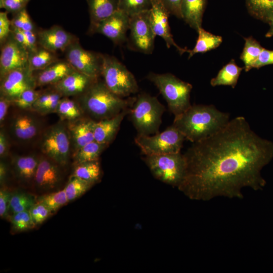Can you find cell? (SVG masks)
I'll list each match as a JSON object with an SVG mask.
<instances>
[{
  "label": "cell",
  "mask_w": 273,
  "mask_h": 273,
  "mask_svg": "<svg viewBox=\"0 0 273 273\" xmlns=\"http://www.w3.org/2000/svg\"><path fill=\"white\" fill-rule=\"evenodd\" d=\"M184 155L186 172L177 188L189 199H242L243 189L264 186L261 170L273 158V142L258 136L244 117L238 116L193 143Z\"/></svg>",
  "instance_id": "1"
},
{
  "label": "cell",
  "mask_w": 273,
  "mask_h": 273,
  "mask_svg": "<svg viewBox=\"0 0 273 273\" xmlns=\"http://www.w3.org/2000/svg\"><path fill=\"white\" fill-rule=\"evenodd\" d=\"M230 120L229 113L218 110L213 105H191L174 117L172 125L193 143L220 130Z\"/></svg>",
  "instance_id": "2"
},
{
  "label": "cell",
  "mask_w": 273,
  "mask_h": 273,
  "mask_svg": "<svg viewBox=\"0 0 273 273\" xmlns=\"http://www.w3.org/2000/svg\"><path fill=\"white\" fill-rule=\"evenodd\" d=\"M79 97V105L83 111L98 121L113 117L130 108L135 99L118 96L100 78Z\"/></svg>",
  "instance_id": "3"
},
{
  "label": "cell",
  "mask_w": 273,
  "mask_h": 273,
  "mask_svg": "<svg viewBox=\"0 0 273 273\" xmlns=\"http://www.w3.org/2000/svg\"><path fill=\"white\" fill-rule=\"evenodd\" d=\"M165 107L154 96L142 93L135 97L129 114L140 135H150L159 132Z\"/></svg>",
  "instance_id": "4"
},
{
  "label": "cell",
  "mask_w": 273,
  "mask_h": 273,
  "mask_svg": "<svg viewBox=\"0 0 273 273\" xmlns=\"http://www.w3.org/2000/svg\"><path fill=\"white\" fill-rule=\"evenodd\" d=\"M147 78L158 89L174 117L181 114L191 106L190 94L192 85L190 83L169 73L151 72Z\"/></svg>",
  "instance_id": "5"
},
{
  "label": "cell",
  "mask_w": 273,
  "mask_h": 273,
  "mask_svg": "<svg viewBox=\"0 0 273 273\" xmlns=\"http://www.w3.org/2000/svg\"><path fill=\"white\" fill-rule=\"evenodd\" d=\"M101 76L107 87L121 98L129 97L139 90L133 74L113 56L103 54Z\"/></svg>",
  "instance_id": "6"
},
{
  "label": "cell",
  "mask_w": 273,
  "mask_h": 273,
  "mask_svg": "<svg viewBox=\"0 0 273 273\" xmlns=\"http://www.w3.org/2000/svg\"><path fill=\"white\" fill-rule=\"evenodd\" d=\"M143 160L153 175L159 180L178 188L185 176L186 161L180 152L145 155Z\"/></svg>",
  "instance_id": "7"
},
{
  "label": "cell",
  "mask_w": 273,
  "mask_h": 273,
  "mask_svg": "<svg viewBox=\"0 0 273 273\" xmlns=\"http://www.w3.org/2000/svg\"><path fill=\"white\" fill-rule=\"evenodd\" d=\"M185 139L172 125L153 135H138L134 142L145 155H158L180 152Z\"/></svg>",
  "instance_id": "8"
},
{
  "label": "cell",
  "mask_w": 273,
  "mask_h": 273,
  "mask_svg": "<svg viewBox=\"0 0 273 273\" xmlns=\"http://www.w3.org/2000/svg\"><path fill=\"white\" fill-rule=\"evenodd\" d=\"M70 137L67 127L58 123L49 128L41 140V148L46 156L59 165L67 164L70 150Z\"/></svg>",
  "instance_id": "9"
},
{
  "label": "cell",
  "mask_w": 273,
  "mask_h": 273,
  "mask_svg": "<svg viewBox=\"0 0 273 273\" xmlns=\"http://www.w3.org/2000/svg\"><path fill=\"white\" fill-rule=\"evenodd\" d=\"M64 53L65 59L76 71L95 79L101 76L102 54L84 49L79 40L70 44Z\"/></svg>",
  "instance_id": "10"
},
{
  "label": "cell",
  "mask_w": 273,
  "mask_h": 273,
  "mask_svg": "<svg viewBox=\"0 0 273 273\" xmlns=\"http://www.w3.org/2000/svg\"><path fill=\"white\" fill-rule=\"evenodd\" d=\"M129 30V47L145 54H152L156 35L150 22V10L130 17Z\"/></svg>",
  "instance_id": "11"
},
{
  "label": "cell",
  "mask_w": 273,
  "mask_h": 273,
  "mask_svg": "<svg viewBox=\"0 0 273 273\" xmlns=\"http://www.w3.org/2000/svg\"><path fill=\"white\" fill-rule=\"evenodd\" d=\"M0 79L1 96L11 101L25 90L36 87L34 72L29 67L12 71Z\"/></svg>",
  "instance_id": "12"
},
{
  "label": "cell",
  "mask_w": 273,
  "mask_h": 273,
  "mask_svg": "<svg viewBox=\"0 0 273 273\" xmlns=\"http://www.w3.org/2000/svg\"><path fill=\"white\" fill-rule=\"evenodd\" d=\"M29 52L11 34L1 46L0 78L9 72L28 66Z\"/></svg>",
  "instance_id": "13"
},
{
  "label": "cell",
  "mask_w": 273,
  "mask_h": 273,
  "mask_svg": "<svg viewBox=\"0 0 273 273\" xmlns=\"http://www.w3.org/2000/svg\"><path fill=\"white\" fill-rule=\"evenodd\" d=\"M130 17L118 10L110 17L89 27L88 33H99L110 39L115 44H121L126 40Z\"/></svg>",
  "instance_id": "14"
},
{
  "label": "cell",
  "mask_w": 273,
  "mask_h": 273,
  "mask_svg": "<svg viewBox=\"0 0 273 273\" xmlns=\"http://www.w3.org/2000/svg\"><path fill=\"white\" fill-rule=\"evenodd\" d=\"M170 15L160 1L152 0V7L150 10V19L155 35L162 37L168 48L174 47L180 55L188 53L189 50L179 47L173 39L168 22Z\"/></svg>",
  "instance_id": "15"
},
{
  "label": "cell",
  "mask_w": 273,
  "mask_h": 273,
  "mask_svg": "<svg viewBox=\"0 0 273 273\" xmlns=\"http://www.w3.org/2000/svg\"><path fill=\"white\" fill-rule=\"evenodd\" d=\"M38 46L51 52H63L72 43L79 40L75 35L58 25L36 32Z\"/></svg>",
  "instance_id": "16"
},
{
  "label": "cell",
  "mask_w": 273,
  "mask_h": 273,
  "mask_svg": "<svg viewBox=\"0 0 273 273\" xmlns=\"http://www.w3.org/2000/svg\"><path fill=\"white\" fill-rule=\"evenodd\" d=\"M59 165L47 156L39 158L34 178L39 189L49 191L56 188L59 185L62 178Z\"/></svg>",
  "instance_id": "17"
},
{
  "label": "cell",
  "mask_w": 273,
  "mask_h": 273,
  "mask_svg": "<svg viewBox=\"0 0 273 273\" xmlns=\"http://www.w3.org/2000/svg\"><path fill=\"white\" fill-rule=\"evenodd\" d=\"M97 79L93 78L75 70L52 86L63 97L79 96Z\"/></svg>",
  "instance_id": "18"
},
{
  "label": "cell",
  "mask_w": 273,
  "mask_h": 273,
  "mask_svg": "<svg viewBox=\"0 0 273 273\" xmlns=\"http://www.w3.org/2000/svg\"><path fill=\"white\" fill-rule=\"evenodd\" d=\"M75 70L66 60L59 59L41 70L34 73L36 87L53 86Z\"/></svg>",
  "instance_id": "19"
},
{
  "label": "cell",
  "mask_w": 273,
  "mask_h": 273,
  "mask_svg": "<svg viewBox=\"0 0 273 273\" xmlns=\"http://www.w3.org/2000/svg\"><path fill=\"white\" fill-rule=\"evenodd\" d=\"M39 120L30 113L23 112L16 115L13 119L11 130L16 139L27 142L33 139L40 130Z\"/></svg>",
  "instance_id": "20"
},
{
  "label": "cell",
  "mask_w": 273,
  "mask_h": 273,
  "mask_svg": "<svg viewBox=\"0 0 273 273\" xmlns=\"http://www.w3.org/2000/svg\"><path fill=\"white\" fill-rule=\"evenodd\" d=\"M130 109H126L113 117L95 121L94 127L95 141L109 145L115 138L123 118L129 113Z\"/></svg>",
  "instance_id": "21"
},
{
  "label": "cell",
  "mask_w": 273,
  "mask_h": 273,
  "mask_svg": "<svg viewBox=\"0 0 273 273\" xmlns=\"http://www.w3.org/2000/svg\"><path fill=\"white\" fill-rule=\"evenodd\" d=\"M95 120L88 118H79L69 122L67 128L75 151L95 141Z\"/></svg>",
  "instance_id": "22"
},
{
  "label": "cell",
  "mask_w": 273,
  "mask_h": 273,
  "mask_svg": "<svg viewBox=\"0 0 273 273\" xmlns=\"http://www.w3.org/2000/svg\"><path fill=\"white\" fill-rule=\"evenodd\" d=\"M119 0H86L92 27L118 10Z\"/></svg>",
  "instance_id": "23"
},
{
  "label": "cell",
  "mask_w": 273,
  "mask_h": 273,
  "mask_svg": "<svg viewBox=\"0 0 273 273\" xmlns=\"http://www.w3.org/2000/svg\"><path fill=\"white\" fill-rule=\"evenodd\" d=\"M206 0H183L181 5L182 19L197 31L202 27L203 15Z\"/></svg>",
  "instance_id": "24"
},
{
  "label": "cell",
  "mask_w": 273,
  "mask_h": 273,
  "mask_svg": "<svg viewBox=\"0 0 273 273\" xmlns=\"http://www.w3.org/2000/svg\"><path fill=\"white\" fill-rule=\"evenodd\" d=\"M39 159L32 155L14 157L12 163L17 178L25 183L34 180Z\"/></svg>",
  "instance_id": "25"
},
{
  "label": "cell",
  "mask_w": 273,
  "mask_h": 273,
  "mask_svg": "<svg viewBox=\"0 0 273 273\" xmlns=\"http://www.w3.org/2000/svg\"><path fill=\"white\" fill-rule=\"evenodd\" d=\"M243 69L238 66L235 61L232 59L219 71L215 77L211 79L210 84L214 87L229 85L235 88Z\"/></svg>",
  "instance_id": "26"
},
{
  "label": "cell",
  "mask_w": 273,
  "mask_h": 273,
  "mask_svg": "<svg viewBox=\"0 0 273 273\" xmlns=\"http://www.w3.org/2000/svg\"><path fill=\"white\" fill-rule=\"evenodd\" d=\"M198 37L194 48L189 50L188 59L197 53H203L217 48L222 42V38L204 30L202 27L197 30Z\"/></svg>",
  "instance_id": "27"
},
{
  "label": "cell",
  "mask_w": 273,
  "mask_h": 273,
  "mask_svg": "<svg viewBox=\"0 0 273 273\" xmlns=\"http://www.w3.org/2000/svg\"><path fill=\"white\" fill-rule=\"evenodd\" d=\"M59 59L56 53L39 46L34 51L29 53V68L35 72L44 69Z\"/></svg>",
  "instance_id": "28"
},
{
  "label": "cell",
  "mask_w": 273,
  "mask_h": 273,
  "mask_svg": "<svg viewBox=\"0 0 273 273\" xmlns=\"http://www.w3.org/2000/svg\"><path fill=\"white\" fill-rule=\"evenodd\" d=\"M248 11L256 19L269 23L273 19V0H245Z\"/></svg>",
  "instance_id": "29"
},
{
  "label": "cell",
  "mask_w": 273,
  "mask_h": 273,
  "mask_svg": "<svg viewBox=\"0 0 273 273\" xmlns=\"http://www.w3.org/2000/svg\"><path fill=\"white\" fill-rule=\"evenodd\" d=\"M108 145L94 141L76 150L74 153L75 164L99 161V157Z\"/></svg>",
  "instance_id": "30"
},
{
  "label": "cell",
  "mask_w": 273,
  "mask_h": 273,
  "mask_svg": "<svg viewBox=\"0 0 273 273\" xmlns=\"http://www.w3.org/2000/svg\"><path fill=\"white\" fill-rule=\"evenodd\" d=\"M101 174L100 163L95 161L76 164L72 175L95 184L99 180Z\"/></svg>",
  "instance_id": "31"
},
{
  "label": "cell",
  "mask_w": 273,
  "mask_h": 273,
  "mask_svg": "<svg viewBox=\"0 0 273 273\" xmlns=\"http://www.w3.org/2000/svg\"><path fill=\"white\" fill-rule=\"evenodd\" d=\"M83 112L79 104L67 97L61 99L56 111L62 120L69 122L81 118Z\"/></svg>",
  "instance_id": "32"
},
{
  "label": "cell",
  "mask_w": 273,
  "mask_h": 273,
  "mask_svg": "<svg viewBox=\"0 0 273 273\" xmlns=\"http://www.w3.org/2000/svg\"><path fill=\"white\" fill-rule=\"evenodd\" d=\"M245 44L240 56L244 64L245 71L247 72L252 68V65L257 60L263 48L252 36L245 38Z\"/></svg>",
  "instance_id": "33"
},
{
  "label": "cell",
  "mask_w": 273,
  "mask_h": 273,
  "mask_svg": "<svg viewBox=\"0 0 273 273\" xmlns=\"http://www.w3.org/2000/svg\"><path fill=\"white\" fill-rule=\"evenodd\" d=\"M94 184L71 175L64 190L68 201H73L85 193Z\"/></svg>",
  "instance_id": "34"
},
{
  "label": "cell",
  "mask_w": 273,
  "mask_h": 273,
  "mask_svg": "<svg viewBox=\"0 0 273 273\" xmlns=\"http://www.w3.org/2000/svg\"><path fill=\"white\" fill-rule=\"evenodd\" d=\"M36 201L32 195L23 192H17L12 194L10 210L13 213L29 210Z\"/></svg>",
  "instance_id": "35"
},
{
  "label": "cell",
  "mask_w": 273,
  "mask_h": 273,
  "mask_svg": "<svg viewBox=\"0 0 273 273\" xmlns=\"http://www.w3.org/2000/svg\"><path fill=\"white\" fill-rule=\"evenodd\" d=\"M152 4V0H119L118 10L130 17L150 10Z\"/></svg>",
  "instance_id": "36"
},
{
  "label": "cell",
  "mask_w": 273,
  "mask_h": 273,
  "mask_svg": "<svg viewBox=\"0 0 273 273\" xmlns=\"http://www.w3.org/2000/svg\"><path fill=\"white\" fill-rule=\"evenodd\" d=\"M37 201L44 204L52 213L69 202L64 189L41 196Z\"/></svg>",
  "instance_id": "37"
},
{
  "label": "cell",
  "mask_w": 273,
  "mask_h": 273,
  "mask_svg": "<svg viewBox=\"0 0 273 273\" xmlns=\"http://www.w3.org/2000/svg\"><path fill=\"white\" fill-rule=\"evenodd\" d=\"M12 229L15 232L31 230L36 225L29 210L13 213L10 218Z\"/></svg>",
  "instance_id": "38"
},
{
  "label": "cell",
  "mask_w": 273,
  "mask_h": 273,
  "mask_svg": "<svg viewBox=\"0 0 273 273\" xmlns=\"http://www.w3.org/2000/svg\"><path fill=\"white\" fill-rule=\"evenodd\" d=\"M12 27L23 31H35V26L26 8L13 14L11 20Z\"/></svg>",
  "instance_id": "39"
},
{
  "label": "cell",
  "mask_w": 273,
  "mask_h": 273,
  "mask_svg": "<svg viewBox=\"0 0 273 273\" xmlns=\"http://www.w3.org/2000/svg\"><path fill=\"white\" fill-rule=\"evenodd\" d=\"M41 93V92L35 90V88L26 90L16 99L12 101V105L22 110L31 109Z\"/></svg>",
  "instance_id": "40"
},
{
  "label": "cell",
  "mask_w": 273,
  "mask_h": 273,
  "mask_svg": "<svg viewBox=\"0 0 273 273\" xmlns=\"http://www.w3.org/2000/svg\"><path fill=\"white\" fill-rule=\"evenodd\" d=\"M29 211L36 225L42 223L52 214L44 204L37 201Z\"/></svg>",
  "instance_id": "41"
},
{
  "label": "cell",
  "mask_w": 273,
  "mask_h": 273,
  "mask_svg": "<svg viewBox=\"0 0 273 273\" xmlns=\"http://www.w3.org/2000/svg\"><path fill=\"white\" fill-rule=\"evenodd\" d=\"M31 0H0V8L8 13L14 14L26 8Z\"/></svg>",
  "instance_id": "42"
},
{
  "label": "cell",
  "mask_w": 273,
  "mask_h": 273,
  "mask_svg": "<svg viewBox=\"0 0 273 273\" xmlns=\"http://www.w3.org/2000/svg\"><path fill=\"white\" fill-rule=\"evenodd\" d=\"M8 12H0V44L1 46L10 35L12 30L11 20L9 19Z\"/></svg>",
  "instance_id": "43"
},
{
  "label": "cell",
  "mask_w": 273,
  "mask_h": 273,
  "mask_svg": "<svg viewBox=\"0 0 273 273\" xmlns=\"http://www.w3.org/2000/svg\"><path fill=\"white\" fill-rule=\"evenodd\" d=\"M12 194L6 188H2L1 189L0 216L1 218H7L8 216Z\"/></svg>",
  "instance_id": "44"
},
{
  "label": "cell",
  "mask_w": 273,
  "mask_h": 273,
  "mask_svg": "<svg viewBox=\"0 0 273 273\" xmlns=\"http://www.w3.org/2000/svg\"><path fill=\"white\" fill-rule=\"evenodd\" d=\"M273 64V50L263 49L257 60L252 65V68L259 69L263 66Z\"/></svg>",
  "instance_id": "45"
},
{
  "label": "cell",
  "mask_w": 273,
  "mask_h": 273,
  "mask_svg": "<svg viewBox=\"0 0 273 273\" xmlns=\"http://www.w3.org/2000/svg\"><path fill=\"white\" fill-rule=\"evenodd\" d=\"M170 14L173 15L178 18L182 19L181 5L183 0H158Z\"/></svg>",
  "instance_id": "46"
},
{
  "label": "cell",
  "mask_w": 273,
  "mask_h": 273,
  "mask_svg": "<svg viewBox=\"0 0 273 273\" xmlns=\"http://www.w3.org/2000/svg\"><path fill=\"white\" fill-rule=\"evenodd\" d=\"M24 33L26 38L29 53L34 51L39 47L36 31H24Z\"/></svg>",
  "instance_id": "47"
},
{
  "label": "cell",
  "mask_w": 273,
  "mask_h": 273,
  "mask_svg": "<svg viewBox=\"0 0 273 273\" xmlns=\"http://www.w3.org/2000/svg\"><path fill=\"white\" fill-rule=\"evenodd\" d=\"M9 143L8 138L3 129L0 131V157H5L9 152Z\"/></svg>",
  "instance_id": "48"
},
{
  "label": "cell",
  "mask_w": 273,
  "mask_h": 273,
  "mask_svg": "<svg viewBox=\"0 0 273 273\" xmlns=\"http://www.w3.org/2000/svg\"><path fill=\"white\" fill-rule=\"evenodd\" d=\"M12 105V101L10 100L0 97V123L3 124L7 114L10 106Z\"/></svg>",
  "instance_id": "49"
},
{
  "label": "cell",
  "mask_w": 273,
  "mask_h": 273,
  "mask_svg": "<svg viewBox=\"0 0 273 273\" xmlns=\"http://www.w3.org/2000/svg\"><path fill=\"white\" fill-rule=\"evenodd\" d=\"M11 34L17 42L26 48L28 51L27 40L23 31L12 27Z\"/></svg>",
  "instance_id": "50"
},
{
  "label": "cell",
  "mask_w": 273,
  "mask_h": 273,
  "mask_svg": "<svg viewBox=\"0 0 273 273\" xmlns=\"http://www.w3.org/2000/svg\"><path fill=\"white\" fill-rule=\"evenodd\" d=\"M7 175V166L3 161H1L0 163V183L1 185L6 181Z\"/></svg>",
  "instance_id": "51"
},
{
  "label": "cell",
  "mask_w": 273,
  "mask_h": 273,
  "mask_svg": "<svg viewBox=\"0 0 273 273\" xmlns=\"http://www.w3.org/2000/svg\"><path fill=\"white\" fill-rule=\"evenodd\" d=\"M268 24L269 25V28L265 34L266 37L273 36V19Z\"/></svg>",
  "instance_id": "52"
}]
</instances>
